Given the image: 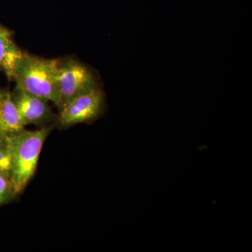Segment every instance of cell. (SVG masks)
Segmentation results:
<instances>
[{
  "instance_id": "5",
  "label": "cell",
  "mask_w": 252,
  "mask_h": 252,
  "mask_svg": "<svg viewBox=\"0 0 252 252\" xmlns=\"http://www.w3.org/2000/svg\"><path fill=\"white\" fill-rule=\"evenodd\" d=\"M11 95L25 126L35 125L43 127L56 123L57 116L53 112L47 99L16 87Z\"/></svg>"
},
{
  "instance_id": "1",
  "label": "cell",
  "mask_w": 252,
  "mask_h": 252,
  "mask_svg": "<svg viewBox=\"0 0 252 252\" xmlns=\"http://www.w3.org/2000/svg\"><path fill=\"white\" fill-rule=\"evenodd\" d=\"M59 59H46L23 52L15 65L12 80L16 88L52 102L62 108L58 87ZM11 80V81H12Z\"/></svg>"
},
{
  "instance_id": "6",
  "label": "cell",
  "mask_w": 252,
  "mask_h": 252,
  "mask_svg": "<svg viewBox=\"0 0 252 252\" xmlns=\"http://www.w3.org/2000/svg\"><path fill=\"white\" fill-rule=\"evenodd\" d=\"M26 130L19 113L7 89H0V141L9 139Z\"/></svg>"
},
{
  "instance_id": "2",
  "label": "cell",
  "mask_w": 252,
  "mask_h": 252,
  "mask_svg": "<svg viewBox=\"0 0 252 252\" xmlns=\"http://www.w3.org/2000/svg\"><path fill=\"white\" fill-rule=\"evenodd\" d=\"M54 126L25 130L6 141L11 152V179L16 195L26 188L35 173L43 146Z\"/></svg>"
},
{
  "instance_id": "7",
  "label": "cell",
  "mask_w": 252,
  "mask_h": 252,
  "mask_svg": "<svg viewBox=\"0 0 252 252\" xmlns=\"http://www.w3.org/2000/svg\"><path fill=\"white\" fill-rule=\"evenodd\" d=\"M17 196L9 175L0 174V205L8 203Z\"/></svg>"
},
{
  "instance_id": "3",
  "label": "cell",
  "mask_w": 252,
  "mask_h": 252,
  "mask_svg": "<svg viewBox=\"0 0 252 252\" xmlns=\"http://www.w3.org/2000/svg\"><path fill=\"white\" fill-rule=\"evenodd\" d=\"M57 75L62 108L73 99L98 86L91 69L72 58L59 59Z\"/></svg>"
},
{
  "instance_id": "9",
  "label": "cell",
  "mask_w": 252,
  "mask_h": 252,
  "mask_svg": "<svg viewBox=\"0 0 252 252\" xmlns=\"http://www.w3.org/2000/svg\"><path fill=\"white\" fill-rule=\"evenodd\" d=\"M12 160L7 142L0 141V174L11 177Z\"/></svg>"
},
{
  "instance_id": "4",
  "label": "cell",
  "mask_w": 252,
  "mask_h": 252,
  "mask_svg": "<svg viewBox=\"0 0 252 252\" xmlns=\"http://www.w3.org/2000/svg\"><path fill=\"white\" fill-rule=\"evenodd\" d=\"M104 94L99 86L78 96L66 104L57 116L56 124L62 127L92 122L104 109Z\"/></svg>"
},
{
  "instance_id": "8",
  "label": "cell",
  "mask_w": 252,
  "mask_h": 252,
  "mask_svg": "<svg viewBox=\"0 0 252 252\" xmlns=\"http://www.w3.org/2000/svg\"><path fill=\"white\" fill-rule=\"evenodd\" d=\"M15 46L11 32L0 25V69L6 55Z\"/></svg>"
}]
</instances>
